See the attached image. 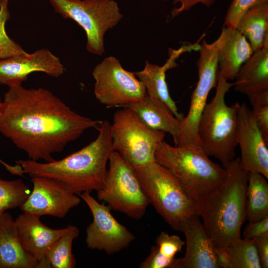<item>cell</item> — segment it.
Instances as JSON below:
<instances>
[{
  "label": "cell",
  "instance_id": "obj_15",
  "mask_svg": "<svg viewBox=\"0 0 268 268\" xmlns=\"http://www.w3.org/2000/svg\"><path fill=\"white\" fill-rule=\"evenodd\" d=\"M64 71L60 59L50 50L41 48L0 61V84L8 87L22 84L28 75L41 72L53 77H59Z\"/></svg>",
  "mask_w": 268,
  "mask_h": 268
},
{
  "label": "cell",
  "instance_id": "obj_36",
  "mask_svg": "<svg viewBox=\"0 0 268 268\" xmlns=\"http://www.w3.org/2000/svg\"><path fill=\"white\" fill-rule=\"evenodd\" d=\"M1 102H2V100H1L0 98V109L1 105Z\"/></svg>",
  "mask_w": 268,
  "mask_h": 268
},
{
  "label": "cell",
  "instance_id": "obj_25",
  "mask_svg": "<svg viewBox=\"0 0 268 268\" xmlns=\"http://www.w3.org/2000/svg\"><path fill=\"white\" fill-rule=\"evenodd\" d=\"M263 175L249 172L246 192V218L249 222L268 216V183Z\"/></svg>",
  "mask_w": 268,
  "mask_h": 268
},
{
  "label": "cell",
  "instance_id": "obj_32",
  "mask_svg": "<svg viewBox=\"0 0 268 268\" xmlns=\"http://www.w3.org/2000/svg\"><path fill=\"white\" fill-rule=\"evenodd\" d=\"M175 259L168 258L158 250L157 245L152 246L149 255L141 263V268H171Z\"/></svg>",
  "mask_w": 268,
  "mask_h": 268
},
{
  "label": "cell",
  "instance_id": "obj_33",
  "mask_svg": "<svg viewBox=\"0 0 268 268\" xmlns=\"http://www.w3.org/2000/svg\"><path fill=\"white\" fill-rule=\"evenodd\" d=\"M268 234V216L259 221L249 222L243 232V238L253 239Z\"/></svg>",
  "mask_w": 268,
  "mask_h": 268
},
{
  "label": "cell",
  "instance_id": "obj_13",
  "mask_svg": "<svg viewBox=\"0 0 268 268\" xmlns=\"http://www.w3.org/2000/svg\"><path fill=\"white\" fill-rule=\"evenodd\" d=\"M32 182L33 190L20 207L23 212L62 218L80 202L79 196L55 179L34 177Z\"/></svg>",
  "mask_w": 268,
  "mask_h": 268
},
{
  "label": "cell",
  "instance_id": "obj_6",
  "mask_svg": "<svg viewBox=\"0 0 268 268\" xmlns=\"http://www.w3.org/2000/svg\"><path fill=\"white\" fill-rule=\"evenodd\" d=\"M134 169L149 203L174 230L180 231L188 219L199 216L198 201L156 161Z\"/></svg>",
  "mask_w": 268,
  "mask_h": 268
},
{
  "label": "cell",
  "instance_id": "obj_5",
  "mask_svg": "<svg viewBox=\"0 0 268 268\" xmlns=\"http://www.w3.org/2000/svg\"><path fill=\"white\" fill-rule=\"evenodd\" d=\"M218 70L215 96L206 103L198 127L200 145L205 153L218 160L225 168L235 158L239 102L228 106L226 93L233 87Z\"/></svg>",
  "mask_w": 268,
  "mask_h": 268
},
{
  "label": "cell",
  "instance_id": "obj_30",
  "mask_svg": "<svg viewBox=\"0 0 268 268\" xmlns=\"http://www.w3.org/2000/svg\"><path fill=\"white\" fill-rule=\"evenodd\" d=\"M268 0H232L227 10L224 27L236 29L239 21L251 8Z\"/></svg>",
  "mask_w": 268,
  "mask_h": 268
},
{
  "label": "cell",
  "instance_id": "obj_2",
  "mask_svg": "<svg viewBox=\"0 0 268 268\" xmlns=\"http://www.w3.org/2000/svg\"><path fill=\"white\" fill-rule=\"evenodd\" d=\"M97 130L99 134L95 140L61 160L40 163L28 159L17 160L16 164L31 178L55 179L78 196L98 191L104 186L107 165L114 150L110 123L101 121Z\"/></svg>",
  "mask_w": 268,
  "mask_h": 268
},
{
  "label": "cell",
  "instance_id": "obj_14",
  "mask_svg": "<svg viewBox=\"0 0 268 268\" xmlns=\"http://www.w3.org/2000/svg\"><path fill=\"white\" fill-rule=\"evenodd\" d=\"M236 141L241 150L242 167L248 173H257L268 179V148L252 110L238 104Z\"/></svg>",
  "mask_w": 268,
  "mask_h": 268
},
{
  "label": "cell",
  "instance_id": "obj_17",
  "mask_svg": "<svg viewBox=\"0 0 268 268\" xmlns=\"http://www.w3.org/2000/svg\"><path fill=\"white\" fill-rule=\"evenodd\" d=\"M40 216L23 212L15 220L18 235L25 252L39 264V268H51L45 258L50 247L66 231V227L52 229L44 225Z\"/></svg>",
  "mask_w": 268,
  "mask_h": 268
},
{
  "label": "cell",
  "instance_id": "obj_20",
  "mask_svg": "<svg viewBox=\"0 0 268 268\" xmlns=\"http://www.w3.org/2000/svg\"><path fill=\"white\" fill-rule=\"evenodd\" d=\"M124 107L133 111L146 127L169 134L176 142L181 121L160 100L146 94L142 99Z\"/></svg>",
  "mask_w": 268,
  "mask_h": 268
},
{
  "label": "cell",
  "instance_id": "obj_28",
  "mask_svg": "<svg viewBox=\"0 0 268 268\" xmlns=\"http://www.w3.org/2000/svg\"><path fill=\"white\" fill-rule=\"evenodd\" d=\"M9 0L0 3V61L27 53L20 45L7 35L5 25L10 18Z\"/></svg>",
  "mask_w": 268,
  "mask_h": 268
},
{
  "label": "cell",
  "instance_id": "obj_29",
  "mask_svg": "<svg viewBox=\"0 0 268 268\" xmlns=\"http://www.w3.org/2000/svg\"><path fill=\"white\" fill-rule=\"evenodd\" d=\"M248 99L257 125L268 143V91L251 96Z\"/></svg>",
  "mask_w": 268,
  "mask_h": 268
},
{
  "label": "cell",
  "instance_id": "obj_1",
  "mask_svg": "<svg viewBox=\"0 0 268 268\" xmlns=\"http://www.w3.org/2000/svg\"><path fill=\"white\" fill-rule=\"evenodd\" d=\"M101 121L75 113L46 88L22 84L8 87L0 109V133L36 161H53V153Z\"/></svg>",
  "mask_w": 268,
  "mask_h": 268
},
{
  "label": "cell",
  "instance_id": "obj_16",
  "mask_svg": "<svg viewBox=\"0 0 268 268\" xmlns=\"http://www.w3.org/2000/svg\"><path fill=\"white\" fill-rule=\"evenodd\" d=\"M186 238L184 256L176 259L171 268H220L214 245L198 215L188 219L181 228Z\"/></svg>",
  "mask_w": 268,
  "mask_h": 268
},
{
  "label": "cell",
  "instance_id": "obj_21",
  "mask_svg": "<svg viewBox=\"0 0 268 268\" xmlns=\"http://www.w3.org/2000/svg\"><path fill=\"white\" fill-rule=\"evenodd\" d=\"M234 90L248 97L268 91V47L254 52L240 68Z\"/></svg>",
  "mask_w": 268,
  "mask_h": 268
},
{
  "label": "cell",
  "instance_id": "obj_35",
  "mask_svg": "<svg viewBox=\"0 0 268 268\" xmlns=\"http://www.w3.org/2000/svg\"><path fill=\"white\" fill-rule=\"evenodd\" d=\"M256 245L261 268H268V234L253 239Z\"/></svg>",
  "mask_w": 268,
  "mask_h": 268
},
{
  "label": "cell",
  "instance_id": "obj_3",
  "mask_svg": "<svg viewBox=\"0 0 268 268\" xmlns=\"http://www.w3.org/2000/svg\"><path fill=\"white\" fill-rule=\"evenodd\" d=\"M222 183L198 201L199 215L215 248L241 238L246 218L248 172L235 158L225 168Z\"/></svg>",
  "mask_w": 268,
  "mask_h": 268
},
{
  "label": "cell",
  "instance_id": "obj_34",
  "mask_svg": "<svg viewBox=\"0 0 268 268\" xmlns=\"http://www.w3.org/2000/svg\"><path fill=\"white\" fill-rule=\"evenodd\" d=\"M216 0H174L179 3V6L173 8L171 11L172 17L174 18L184 11L189 10L195 5L201 3L206 7H210Z\"/></svg>",
  "mask_w": 268,
  "mask_h": 268
},
{
  "label": "cell",
  "instance_id": "obj_31",
  "mask_svg": "<svg viewBox=\"0 0 268 268\" xmlns=\"http://www.w3.org/2000/svg\"><path fill=\"white\" fill-rule=\"evenodd\" d=\"M159 251L164 256L171 259H175L177 253L181 252L185 242L176 235H169L161 232L156 240Z\"/></svg>",
  "mask_w": 268,
  "mask_h": 268
},
{
  "label": "cell",
  "instance_id": "obj_19",
  "mask_svg": "<svg viewBox=\"0 0 268 268\" xmlns=\"http://www.w3.org/2000/svg\"><path fill=\"white\" fill-rule=\"evenodd\" d=\"M39 268V263L23 249L10 213L0 215V268Z\"/></svg>",
  "mask_w": 268,
  "mask_h": 268
},
{
  "label": "cell",
  "instance_id": "obj_12",
  "mask_svg": "<svg viewBox=\"0 0 268 268\" xmlns=\"http://www.w3.org/2000/svg\"><path fill=\"white\" fill-rule=\"evenodd\" d=\"M78 196L87 205L93 216V221L86 230L88 248L103 251L111 255L129 247L135 237L113 216L111 208L99 203L90 193L84 192Z\"/></svg>",
  "mask_w": 268,
  "mask_h": 268
},
{
  "label": "cell",
  "instance_id": "obj_37",
  "mask_svg": "<svg viewBox=\"0 0 268 268\" xmlns=\"http://www.w3.org/2000/svg\"><path fill=\"white\" fill-rule=\"evenodd\" d=\"M3 0H0V3Z\"/></svg>",
  "mask_w": 268,
  "mask_h": 268
},
{
  "label": "cell",
  "instance_id": "obj_26",
  "mask_svg": "<svg viewBox=\"0 0 268 268\" xmlns=\"http://www.w3.org/2000/svg\"><path fill=\"white\" fill-rule=\"evenodd\" d=\"M79 234L76 226L69 225L65 232L50 247L45 258L51 268H75L76 261L72 252V245Z\"/></svg>",
  "mask_w": 268,
  "mask_h": 268
},
{
  "label": "cell",
  "instance_id": "obj_18",
  "mask_svg": "<svg viewBox=\"0 0 268 268\" xmlns=\"http://www.w3.org/2000/svg\"><path fill=\"white\" fill-rule=\"evenodd\" d=\"M216 40L218 72L227 80H233L242 66L254 53L253 50L246 37L236 29L223 27Z\"/></svg>",
  "mask_w": 268,
  "mask_h": 268
},
{
  "label": "cell",
  "instance_id": "obj_10",
  "mask_svg": "<svg viewBox=\"0 0 268 268\" xmlns=\"http://www.w3.org/2000/svg\"><path fill=\"white\" fill-rule=\"evenodd\" d=\"M200 55L196 64L198 81L194 90L188 114L181 121L175 146L200 145L198 127L208 94L216 86L218 73L217 45L215 40L208 43L203 40L200 45Z\"/></svg>",
  "mask_w": 268,
  "mask_h": 268
},
{
  "label": "cell",
  "instance_id": "obj_23",
  "mask_svg": "<svg viewBox=\"0 0 268 268\" xmlns=\"http://www.w3.org/2000/svg\"><path fill=\"white\" fill-rule=\"evenodd\" d=\"M215 251L220 268H261L253 239H237Z\"/></svg>",
  "mask_w": 268,
  "mask_h": 268
},
{
  "label": "cell",
  "instance_id": "obj_9",
  "mask_svg": "<svg viewBox=\"0 0 268 268\" xmlns=\"http://www.w3.org/2000/svg\"><path fill=\"white\" fill-rule=\"evenodd\" d=\"M108 163L104 186L97 191L98 199L112 210L142 218L150 203L134 170L115 151Z\"/></svg>",
  "mask_w": 268,
  "mask_h": 268
},
{
  "label": "cell",
  "instance_id": "obj_4",
  "mask_svg": "<svg viewBox=\"0 0 268 268\" xmlns=\"http://www.w3.org/2000/svg\"><path fill=\"white\" fill-rule=\"evenodd\" d=\"M155 159L197 201L217 188L225 177L224 168L211 161L198 144L172 146L163 140Z\"/></svg>",
  "mask_w": 268,
  "mask_h": 268
},
{
  "label": "cell",
  "instance_id": "obj_7",
  "mask_svg": "<svg viewBox=\"0 0 268 268\" xmlns=\"http://www.w3.org/2000/svg\"><path fill=\"white\" fill-rule=\"evenodd\" d=\"M54 11L64 19L76 22L85 31L86 48L93 55L104 53L106 32L116 26L123 15L114 0H49Z\"/></svg>",
  "mask_w": 268,
  "mask_h": 268
},
{
  "label": "cell",
  "instance_id": "obj_8",
  "mask_svg": "<svg viewBox=\"0 0 268 268\" xmlns=\"http://www.w3.org/2000/svg\"><path fill=\"white\" fill-rule=\"evenodd\" d=\"M111 131L114 150L134 169L155 161L156 150L165 136L163 132L146 127L127 107L115 113Z\"/></svg>",
  "mask_w": 268,
  "mask_h": 268
},
{
  "label": "cell",
  "instance_id": "obj_11",
  "mask_svg": "<svg viewBox=\"0 0 268 268\" xmlns=\"http://www.w3.org/2000/svg\"><path fill=\"white\" fill-rule=\"evenodd\" d=\"M92 75L95 96L107 107H124L146 95L144 85L134 72L124 68L115 57L105 58L94 67Z\"/></svg>",
  "mask_w": 268,
  "mask_h": 268
},
{
  "label": "cell",
  "instance_id": "obj_24",
  "mask_svg": "<svg viewBox=\"0 0 268 268\" xmlns=\"http://www.w3.org/2000/svg\"><path fill=\"white\" fill-rule=\"evenodd\" d=\"M236 29L246 37L254 52L268 47V2L247 10L239 21Z\"/></svg>",
  "mask_w": 268,
  "mask_h": 268
},
{
  "label": "cell",
  "instance_id": "obj_27",
  "mask_svg": "<svg viewBox=\"0 0 268 268\" xmlns=\"http://www.w3.org/2000/svg\"><path fill=\"white\" fill-rule=\"evenodd\" d=\"M30 193L21 179L6 180L0 178V215L8 209L20 207Z\"/></svg>",
  "mask_w": 268,
  "mask_h": 268
},
{
  "label": "cell",
  "instance_id": "obj_22",
  "mask_svg": "<svg viewBox=\"0 0 268 268\" xmlns=\"http://www.w3.org/2000/svg\"><path fill=\"white\" fill-rule=\"evenodd\" d=\"M172 51L164 65L160 66L146 61L144 68L134 73L144 85L146 94L162 101L173 115L181 121L184 116L179 112L175 102L171 97L166 81L167 70L175 67V61L179 56L176 52Z\"/></svg>",
  "mask_w": 268,
  "mask_h": 268
}]
</instances>
